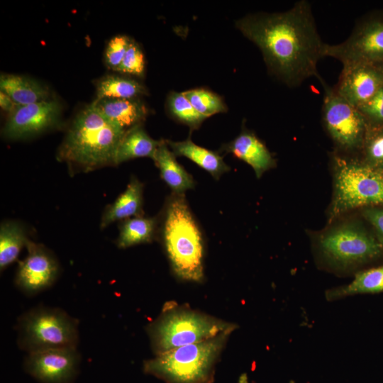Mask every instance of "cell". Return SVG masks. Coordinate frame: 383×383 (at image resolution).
I'll use <instances>...</instances> for the list:
<instances>
[{"label":"cell","instance_id":"1","mask_svg":"<svg viewBox=\"0 0 383 383\" xmlns=\"http://www.w3.org/2000/svg\"><path fill=\"white\" fill-rule=\"evenodd\" d=\"M235 27L260 49L269 73L288 87L313 77L323 80L317 65L325 43L308 1H298L284 12L248 14Z\"/></svg>","mask_w":383,"mask_h":383},{"label":"cell","instance_id":"2","mask_svg":"<svg viewBox=\"0 0 383 383\" xmlns=\"http://www.w3.org/2000/svg\"><path fill=\"white\" fill-rule=\"evenodd\" d=\"M126 131L105 118L91 103L72 121L57 157L70 171L87 172L115 165L118 147Z\"/></svg>","mask_w":383,"mask_h":383},{"label":"cell","instance_id":"3","mask_svg":"<svg viewBox=\"0 0 383 383\" xmlns=\"http://www.w3.org/2000/svg\"><path fill=\"white\" fill-rule=\"evenodd\" d=\"M162 238L174 273L183 280L201 282L204 240L184 194H172L169 198L163 215Z\"/></svg>","mask_w":383,"mask_h":383},{"label":"cell","instance_id":"4","mask_svg":"<svg viewBox=\"0 0 383 383\" xmlns=\"http://www.w3.org/2000/svg\"><path fill=\"white\" fill-rule=\"evenodd\" d=\"M235 328V324L169 301L158 317L148 325L146 331L157 355L224 332H233Z\"/></svg>","mask_w":383,"mask_h":383},{"label":"cell","instance_id":"5","mask_svg":"<svg viewBox=\"0 0 383 383\" xmlns=\"http://www.w3.org/2000/svg\"><path fill=\"white\" fill-rule=\"evenodd\" d=\"M231 333L157 355L144 362L143 370L166 383H213L216 362Z\"/></svg>","mask_w":383,"mask_h":383},{"label":"cell","instance_id":"6","mask_svg":"<svg viewBox=\"0 0 383 383\" xmlns=\"http://www.w3.org/2000/svg\"><path fill=\"white\" fill-rule=\"evenodd\" d=\"M333 194L330 221L358 208L383 206V174L355 155L331 154Z\"/></svg>","mask_w":383,"mask_h":383},{"label":"cell","instance_id":"7","mask_svg":"<svg viewBox=\"0 0 383 383\" xmlns=\"http://www.w3.org/2000/svg\"><path fill=\"white\" fill-rule=\"evenodd\" d=\"M316 247L323 262L340 272L355 270L383 256V249L374 233L354 219L324 230L318 235Z\"/></svg>","mask_w":383,"mask_h":383},{"label":"cell","instance_id":"8","mask_svg":"<svg viewBox=\"0 0 383 383\" xmlns=\"http://www.w3.org/2000/svg\"><path fill=\"white\" fill-rule=\"evenodd\" d=\"M17 344L27 354L46 350L77 348L79 322L66 311L39 306L23 313L16 324Z\"/></svg>","mask_w":383,"mask_h":383},{"label":"cell","instance_id":"9","mask_svg":"<svg viewBox=\"0 0 383 383\" xmlns=\"http://www.w3.org/2000/svg\"><path fill=\"white\" fill-rule=\"evenodd\" d=\"M324 89L321 116L325 130L335 151L348 155L361 152L367 128V122L357 108L338 95L323 79Z\"/></svg>","mask_w":383,"mask_h":383},{"label":"cell","instance_id":"10","mask_svg":"<svg viewBox=\"0 0 383 383\" xmlns=\"http://www.w3.org/2000/svg\"><path fill=\"white\" fill-rule=\"evenodd\" d=\"M323 57L349 63L383 64V16L360 20L344 41L334 45L325 43Z\"/></svg>","mask_w":383,"mask_h":383},{"label":"cell","instance_id":"11","mask_svg":"<svg viewBox=\"0 0 383 383\" xmlns=\"http://www.w3.org/2000/svg\"><path fill=\"white\" fill-rule=\"evenodd\" d=\"M80 361L77 348H55L27 354L23 369L38 383H74Z\"/></svg>","mask_w":383,"mask_h":383},{"label":"cell","instance_id":"12","mask_svg":"<svg viewBox=\"0 0 383 383\" xmlns=\"http://www.w3.org/2000/svg\"><path fill=\"white\" fill-rule=\"evenodd\" d=\"M62 107L51 99L27 105H18L10 113L2 129L7 139L21 140L40 134L60 122Z\"/></svg>","mask_w":383,"mask_h":383},{"label":"cell","instance_id":"13","mask_svg":"<svg viewBox=\"0 0 383 383\" xmlns=\"http://www.w3.org/2000/svg\"><path fill=\"white\" fill-rule=\"evenodd\" d=\"M26 247L28 255L19 262L15 284L25 295L32 296L54 284L59 274V265L43 245L28 240Z\"/></svg>","mask_w":383,"mask_h":383},{"label":"cell","instance_id":"14","mask_svg":"<svg viewBox=\"0 0 383 383\" xmlns=\"http://www.w3.org/2000/svg\"><path fill=\"white\" fill-rule=\"evenodd\" d=\"M383 86V74L374 65H343L335 92L351 105L359 108L367 102Z\"/></svg>","mask_w":383,"mask_h":383},{"label":"cell","instance_id":"15","mask_svg":"<svg viewBox=\"0 0 383 383\" xmlns=\"http://www.w3.org/2000/svg\"><path fill=\"white\" fill-rule=\"evenodd\" d=\"M223 150L248 164L258 179L276 165L266 145L254 133L245 128L234 140L223 145Z\"/></svg>","mask_w":383,"mask_h":383},{"label":"cell","instance_id":"16","mask_svg":"<svg viewBox=\"0 0 383 383\" xmlns=\"http://www.w3.org/2000/svg\"><path fill=\"white\" fill-rule=\"evenodd\" d=\"M92 103L105 118L125 130L141 124L148 113L145 104L138 98H104Z\"/></svg>","mask_w":383,"mask_h":383},{"label":"cell","instance_id":"17","mask_svg":"<svg viewBox=\"0 0 383 383\" xmlns=\"http://www.w3.org/2000/svg\"><path fill=\"white\" fill-rule=\"evenodd\" d=\"M168 147L166 140H162L152 160L160 170L161 178L173 194H184L187 190L194 188V179L177 161L175 155Z\"/></svg>","mask_w":383,"mask_h":383},{"label":"cell","instance_id":"18","mask_svg":"<svg viewBox=\"0 0 383 383\" xmlns=\"http://www.w3.org/2000/svg\"><path fill=\"white\" fill-rule=\"evenodd\" d=\"M143 184L133 177L125 191L105 210L101 221L102 228L131 216H143Z\"/></svg>","mask_w":383,"mask_h":383},{"label":"cell","instance_id":"19","mask_svg":"<svg viewBox=\"0 0 383 383\" xmlns=\"http://www.w3.org/2000/svg\"><path fill=\"white\" fill-rule=\"evenodd\" d=\"M166 143L175 156H183L189 159L210 173L216 179H218L221 174L231 170L218 152L199 146L189 138L179 142L166 140Z\"/></svg>","mask_w":383,"mask_h":383},{"label":"cell","instance_id":"20","mask_svg":"<svg viewBox=\"0 0 383 383\" xmlns=\"http://www.w3.org/2000/svg\"><path fill=\"white\" fill-rule=\"evenodd\" d=\"M0 90L9 95L17 104L27 105L51 99L48 89L29 77L3 74L0 77Z\"/></svg>","mask_w":383,"mask_h":383},{"label":"cell","instance_id":"21","mask_svg":"<svg viewBox=\"0 0 383 383\" xmlns=\"http://www.w3.org/2000/svg\"><path fill=\"white\" fill-rule=\"evenodd\" d=\"M161 140L150 138L142 124L136 125L126 131L116 152L115 165L138 157L154 158Z\"/></svg>","mask_w":383,"mask_h":383},{"label":"cell","instance_id":"22","mask_svg":"<svg viewBox=\"0 0 383 383\" xmlns=\"http://www.w3.org/2000/svg\"><path fill=\"white\" fill-rule=\"evenodd\" d=\"M383 292V265L368 268L355 274L348 284L326 292L328 300H337L357 294Z\"/></svg>","mask_w":383,"mask_h":383},{"label":"cell","instance_id":"23","mask_svg":"<svg viewBox=\"0 0 383 383\" xmlns=\"http://www.w3.org/2000/svg\"><path fill=\"white\" fill-rule=\"evenodd\" d=\"M157 226L155 218L135 216L126 219L122 223L116 241L119 248H127L133 245L152 241Z\"/></svg>","mask_w":383,"mask_h":383},{"label":"cell","instance_id":"24","mask_svg":"<svg viewBox=\"0 0 383 383\" xmlns=\"http://www.w3.org/2000/svg\"><path fill=\"white\" fill-rule=\"evenodd\" d=\"M28 239L23 227L14 221L4 222L0 228V269L16 261Z\"/></svg>","mask_w":383,"mask_h":383},{"label":"cell","instance_id":"25","mask_svg":"<svg viewBox=\"0 0 383 383\" xmlns=\"http://www.w3.org/2000/svg\"><path fill=\"white\" fill-rule=\"evenodd\" d=\"M147 94L146 88L135 79L111 75L104 77L97 83L96 99H135Z\"/></svg>","mask_w":383,"mask_h":383},{"label":"cell","instance_id":"26","mask_svg":"<svg viewBox=\"0 0 383 383\" xmlns=\"http://www.w3.org/2000/svg\"><path fill=\"white\" fill-rule=\"evenodd\" d=\"M360 152L366 165L383 174V126H367Z\"/></svg>","mask_w":383,"mask_h":383},{"label":"cell","instance_id":"27","mask_svg":"<svg viewBox=\"0 0 383 383\" xmlns=\"http://www.w3.org/2000/svg\"><path fill=\"white\" fill-rule=\"evenodd\" d=\"M169 113L177 121L197 129L206 118L197 112L183 93L171 92L167 99Z\"/></svg>","mask_w":383,"mask_h":383},{"label":"cell","instance_id":"28","mask_svg":"<svg viewBox=\"0 0 383 383\" xmlns=\"http://www.w3.org/2000/svg\"><path fill=\"white\" fill-rule=\"evenodd\" d=\"M195 110L206 118L227 111L222 98L204 88H196L182 92Z\"/></svg>","mask_w":383,"mask_h":383},{"label":"cell","instance_id":"29","mask_svg":"<svg viewBox=\"0 0 383 383\" xmlns=\"http://www.w3.org/2000/svg\"><path fill=\"white\" fill-rule=\"evenodd\" d=\"M116 72L142 77L145 72V58L138 44L131 40L129 46Z\"/></svg>","mask_w":383,"mask_h":383},{"label":"cell","instance_id":"30","mask_svg":"<svg viewBox=\"0 0 383 383\" xmlns=\"http://www.w3.org/2000/svg\"><path fill=\"white\" fill-rule=\"evenodd\" d=\"M131 40L126 35H118L109 40L105 51V62L110 69L116 71L118 67L129 46Z\"/></svg>","mask_w":383,"mask_h":383},{"label":"cell","instance_id":"31","mask_svg":"<svg viewBox=\"0 0 383 383\" xmlns=\"http://www.w3.org/2000/svg\"><path fill=\"white\" fill-rule=\"evenodd\" d=\"M357 109L367 126H383V86L367 102Z\"/></svg>","mask_w":383,"mask_h":383},{"label":"cell","instance_id":"32","mask_svg":"<svg viewBox=\"0 0 383 383\" xmlns=\"http://www.w3.org/2000/svg\"><path fill=\"white\" fill-rule=\"evenodd\" d=\"M361 214L372 226L374 234L383 249V206L363 208Z\"/></svg>","mask_w":383,"mask_h":383},{"label":"cell","instance_id":"33","mask_svg":"<svg viewBox=\"0 0 383 383\" xmlns=\"http://www.w3.org/2000/svg\"><path fill=\"white\" fill-rule=\"evenodd\" d=\"M18 105L9 95L0 91V106L4 111L10 113Z\"/></svg>","mask_w":383,"mask_h":383},{"label":"cell","instance_id":"34","mask_svg":"<svg viewBox=\"0 0 383 383\" xmlns=\"http://www.w3.org/2000/svg\"><path fill=\"white\" fill-rule=\"evenodd\" d=\"M383 74V64L375 65Z\"/></svg>","mask_w":383,"mask_h":383}]
</instances>
